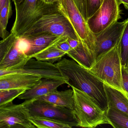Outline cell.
<instances>
[{
    "instance_id": "7c38bea8",
    "label": "cell",
    "mask_w": 128,
    "mask_h": 128,
    "mask_svg": "<svg viewBox=\"0 0 128 128\" xmlns=\"http://www.w3.org/2000/svg\"><path fill=\"white\" fill-rule=\"evenodd\" d=\"M127 19L122 22H116L101 32L94 34L96 58L119 43Z\"/></svg>"
},
{
    "instance_id": "ffe728a7",
    "label": "cell",
    "mask_w": 128,
    "mask_h": 128,
    "mask_svg": "<svg viewBox=\"0 0 128 128\" xmlns=\"http://www.w3.org/2000/svg\"><path fill=\"white\" fill-rule=\"evenodd\" d=\"M30 120L38 128H71L70 126L62 121L48 118L30 116Z\"/></svg>"
},
{
    "instance_id": "4316f807",
    "label": "cell",
    "mask_w": 128,
    "mask_h": 128,
    "mask_svg": "<svg viewBox=\"0 0 128 128\" xmlns=\"http://www.w3.org/2000/svg\"><path fill=\"white\" fill-rule=\"evenodd\" d=\"M78 10L84 19L87 20L86 0H73Z\"/></svg>"
},
{
    "instance_id": "603a6c76",
    "label": "cell",
    "mask_w": 128,
    "mask_h": 128,
    "mask_svg": "<svg viewBox=\"0 0 128 128\" xmlns=\"http://www.w3.org/2000/svg\"><path fill=\"white\" fill-rule=\"evenodd\" d=\"M27 90L24 89H11L0 90V107L12 103L13 100Z\"/></svg>"
},
{
    "instance_id": "d6986e66",
    "label": "cell",
    "mask_w": 128,
    "mask_h": 128,
    "mask_svg": "<svg viewBox=\"0 0 128 128\" xmlns=\"http://www.w3.org/2000/svg\"><path fill=\"white\" fill-rule=\"evenodd\" d=\"M54 45L48 47L37 54L34 56V58L38 60L52 64L59 62L66 54L58 49L54 46Z\"/></svg>"
},
{
    "instance_id": "8992f818",
    "label": "cell",
    "mask_w": 128,
    "mask_h": 128,
    "mask_svg": "<svg viewBox=\"0 0 128 128\" xmlns=\"http://www.w3.org/2000/svg\"><path fill=\"white\" fill-rule=\"evenodd\" d=\"M60 10L72 24L78 40L91 60L96 59L95 37L73 0H59Z\"/></svg>"
},
{
    "instance_id": "d4e9b609",
    "label": "cell",
    "mask_w": 128,
    "mask_h": 128,
    "mask_svg": "<svg viewBox=\"0 0 128 128\" xmlns=\"http://www.w3.org/2000/svg\"><path fill=\"white\" fill-rule=\"evenodd\" d=\"M103 0H86L88 19L92 16L100 8Z\"/></svg>"
},
{
    "instance_id": "e0dca14e",
    "label": "cell",
    "mask_w": 128,
    "mask_h": 128,
    "mask_svg": "<svg viewBox=\"0 0 128 128\" xmlns=\"http://www.w3.org/2000/svg\"><path fill=\"white\" fill-rule=\"evenodd\" d=\"M108 106L116 108L128 115V93L121 91L104 84Z\"/></svg>"
},
{
    "instance_id": "30bf717a",
    "label": "cell",
    "mask_w": 128,
    "mask_h": 128,
    "mask_svg": "<svg viewBox=\"0 0 128 128\" xmlns=\"http://www.w3.org/2000/svg\"><path fill=\"white\" fill-rule=\"evenodd\" d=\"M120 5L118 0H103L96 12L87 20L90 31L97 34L121 18Z\"/></svg>"
},
{
    "instance_id": "1f68e13d",
    "label": "cell",
    "mask_w": 128,
    "mask_h": 128,
    "mask_svg": "<svg viewBox=\"0 0 128 128\" xmlns=\"http://www.w3.org/2000/svg\"><path fill=\"white\" fill-rule=\"evenodd\" d=\"M23 0H12V1L14 2L15 6H17V5L20 4Z\"/></svg>"
},
{
    "instance_id": "4fadbf2b",
    "label": "cell",
    "mask_w": 128,
    "mask_h": 128,
    "mask_svg": "<svg viewBox=\"0 0 128 128\" xmlns=\"http://www.w3.org/2000/svg\"><path fill=\"white\" fill-rule=\"evenodd\" d=\"M66 36H60L48 33L38 34L20 38L25 40L28 44L26 54L29 59L34 58L35 55L57 42Z\"/></svg>"
},
{
    "instance_id": "5bb4252c",
    "label": "cell",
    "mask_w": 128,
    "mask_h": 128,
    "mask_svg": "<svg viewBox=\"0 0 128 128\" xmlns=\"http://www.w3.org/2000/svg\"><path fill=\"white\" fill-rule=\"evenodd\" d=\"M42 78L22 73H14L0 76V90L11 89L30 90Z\"/></svg>"
},
{
    "instance_id": "52a82bcc",
    "label": "cell",
    "mask_w": 128,
    "mask_h": 128,
    "mask_svg": "<svg viewBox=\"0 0 128 128\" xmlns=\"http://www.w3.org/2000/svg\"><path fill=\"white\" fill-rule=\"evenodd\" d=\"M20 38L11 32L0 42V70H13L22 68L29 60L19 46Z\"/></svg>"
},
{
    "instance_id": "9a60e30c",
    "label": "cell",
    "mask_w": 128,
    "mask_h": 128,
    "mask_svg": "<svg viewBox=\"0 0 128 128\" xmlns=\"http://www.w3.org/2000/svg\"><path fill=\"white\" fill-rule=\"evenodd\" d=\"M64 84L66 82L63 80L42 78L32 88L26 90L18 98L25 100L36 99L57 90Z\"/></svg>"
},
{
    "instance_id": "ac0fdd59",
    "label": "cell",
    "mask_w": 128,
    "mask_h": 128,
    "mask_svg": "<svg viewBox=\"0 0 128 128\" xmlns=\"http://www.w3.org/2000/svg\"><path fill=\"white\" fill-rule=\"evenodd\" d=\"M66 55L80 66L88 70L93 62L87 54L80 42L78 47L71 49Z\"/></svg>"
},
{
    "instance_id": "3957f363",
    "label": "cell",
    "mask_w": 128,
    "mask_h": 128,
    "mask_svg": "<svg viewBox=\"0 0 128 128\" xmlns=\"http://www.w3.org/2000/svg\"><path fill=\"white\" fill-rule=\"evenodd\" d=\"M74 91L73 111L78 120V127L94 128L102 124L111 125L107 112L102 109L90 96L70 86Z\"/></svg>"
},
{
    "instance_id": "4dcf8cb0",
    "label": "cell",
    "mask_w": 128,
    "mask_h": 128,
    "mask_svg": "<svg viewBox=\"0 0 128 128\" xmlns=\"http://www.w3.org/2000/svg\"><path fill=\"white\" fill-rule=\"evenodd\" d=\"M7 0H0V10L4 6Z\"/></svg>"
},
{
    "instance_id": "d6a6232c",
    "label": "cell",
    "mask_w": 128,
    "mask_h": 128,
    "mask_svg": "<svg viewBox=\"0 0 128 128\" xmlns=\"http://www.w3.org/2000/svg\"><path fill=\"white\" fill-rule=\"evenodd\" d=\"M120 4H128V0H118Z\"/></svg>"
},
{
    "instance_id": "8fae6325",
    "label": "cell",
    "mask_w": 128,
    "mask_h": 128,
    "mask_svg": "<svg viewBox=\"0 0 128 128\" xmlns=\"http://www.w3.org/2000/svg\"><path fill=\"white\" fill-rule=\"evenodd\" d=\"M14 73L31 75L42 78L63 80L68 84V80L61 74L54 64L38 60L35 58L29 59L22 68L13 70H0V76Z\"/></svg>"
},
{
    "instance_id": "484cf974",
    "label": "cell",
    "mask_w": 128,
    "mask_h": 128,
    "mask_svg": "<svg viewBox=\"0 0 128 128\" xmlns=\"http://www.w3.org/2000/svg\"><path fill=\"white\" fill-rule=\"evenodd\" d=\"M68 37H65L63 38L57 42L54 46L56 48L67 54L70 50L72 49L67 39Z\"/></svg>"
},
{
    "instance_id": "f1b7e54d",
    "label": "cell",
    "mask_w": 128,
    "mask_h": 128,
    "mask_svg": "<svg viewBox=\"0 0 128 128\" xmlns=\"http://www.w3.org/2000/svg\"><path fill=\"white\" fill-rule=\"evenodd\" d=\"M72 49L78 46L80 43V41L78 40L70 38H68L67 39Z\"/></svg>"
},
{
    "instance_id": "ba28073f",
    "label": "cell",
    "mask_w": 128,
    "mask_h": 128,
    "mask_svg": "<svg viewBox=\"0 0 128 128\" xmlns=\"http://www.w3.org/2000/svg\"><path fill=\"white\" fill-rule=\"evenodd\" d=\"M28 108L31 116L48 118L62 121L72 127H78V120L74 111L36 99L29 100Z\"/></svg>"
},
{
    "instance_id": "cb8c5ba5",
    "label": "cell",
    "mask_w": 128,
    "mask_h": 128,
    "mask_svg": "<svg viewBox=\"0 0 128 128\" xmlns=\"http://www.w3.org/2000/svg\"><path fill=\"white\" fill-rule=\"evenodd\" d=\"M123 66H128V18L119 42Z\"/></svg>"
},
{
    "instance_id": "f546056e",
    "label": "cell",
    "mask_w": 128,
    "mask_h": 128,
    "mask_svg": "<svg viewBox=\"0 0 128 128\" xmlns=\"http://www.w3.org/2000/svg\"><path fill=\"white\" fill-rule=\"evenodd\" d=\"M47 4H54L58 3L59 0H42Z\"/></svg>"
},
{
    "instance_id": "7a4b0ae2",
    "label": "cell",
    "mask_w": 128,
    "mask_h": 128,
    "mask_svg": "<svg viewBox=\"0 0 128 128\" xmlns=\"http://www.w3.org/2000/svg\"><path fill=\"white\" fill-rule=\"evenodd\" d=\"M122 66L121 50L118 43L97 56L89 70L104 84L122 91L125 90Z\"/></svg>"
},
{
    "instance_id": "44dd1931",
    "label": "cell",
    "mask_w": 128,
    "mask_h": 128,
    "mask_svg": "<svg viewBox=\"0 0 128 128\" xmlns=\"http://www.w3.org/2000/svg\"><path fill=\"white\" fill-rule=\"evenodd\" d=\"M106 112L112 127L128 128V115L112 107H108Z\"/></svg>"
},
{
    "instance_id": "7402d4cb",
    "label": "cell",
    "mask_w": 128,
    "mask_h": 128,
    "mask_svg": "<svg viewBox=\"0 0 128 128\" xmlns=\"http://www.w3.org/2000/svg\"><path fill=\"white\" fill-rule=\"evenodd\" d=\"M0 11V36L4 39L10 34L6 28L9 19L12 13L10 0H7L5 6Z\"/></svg>"
},
{
    "instance_id": "9c48e42d",
    "label": "cell",
    "mask_w": 128,
    "mask_h": 128,
    "mask_svg": "<svg viewBox=\"0 0 128 128\" xmlns=\"http://www.w3.org/2000/svg\"><path fill=\"white\" fill-rule=\"evenodd\" d=\"M29 100L21 104L0 107V128H35L30 120V115L28 108Z\"/></svg>"
},
{
    "instance_id": "277c9868",
    "label": "cell",
    "mask_w": 128,
    "mask_h": 128,
    "mask_svg": "<svg viewBox=\"0 0 128 128\" xmlns=\"http://www.w3.org/2000/svg\"><path fill=\"white\" fill-rule=\"evenodd\" d=\"M15 6L16 17L11 32L18 37L43 15L59 9L58 2L47 4L42 0H24Z\"/></svg>"
},
{
    "instance_id": "2e32d148",
    "label": "cell",
    "mask_w": 128,
    "mask_h": 128,
    "mask_svg": "<svg viewBox=\"0 0 128 128\" xmlns=\"http://www.w3.org/2000/svg\"><path fill=\"white\" fill-rule=\"evenodd\" d=\"M37 99L72 110H74V91L72 88L64 91H58L57 90H56Z\"/></svg>"
},
{
    "instance_id": "836d02e7",
    "label": "cell",
    "mask_w": 128,
    "mask_h": 128,
    "mask_svg": "<svg viewBox=\"0 0 128 128\" xmlns=\"http://www.w3.org/2000/svg\"><path fill=\"white\" fill-rule=\"evenodd\" d=\"M123 5L124 6V7L126 8V9L128 10V4H123Z\"/></svg>"
},
{
    "instance_id": "6da1fadb",
    "label": "cell",
    "mask_w": 128,
    "mask_h": 128,
    "mask_svg": "<svg viewBox=\"0 0 128 128\" xmlns=\"http://www.w3.org/2000/svg\"><path fill=\"white\" fill-rule=\"evenodd\" d=\"M54 64L68 79V85L84 91L102 109L107 110L108 100L103 82L73 60L63 58Z\"/></svg>"
},
{
    "instance_id": "83f0119b",
    "label": "cell",
    "mask_w": 128,
    "mask_h": 128,
    "mask_svg": "<svg viewBox=\"0 0 128 128\" xmlns=\"http://www.w3.org/2000/svg\"><path fill=\"white\" fill-rule=\"evenodd\" d=\"M123 84L124 90L128 93V66H122Z\"/></svg>"
},
{
    "instance_id": "5b68a950",
    "label": "cell",
    "mask_w": 128,
    "mask_h": 128,
    "mask_svg": "<svg viewBox=\"0 0 128 128\" xmlns=\"http://www.w3.org/2000/svg\"><path fill=\"white\" fill-rule=\"evenodd\" d=\"M44 33L78 40L71 23L59 8L43 15L19 37Z\"/></svg>"
}]
</instances>
